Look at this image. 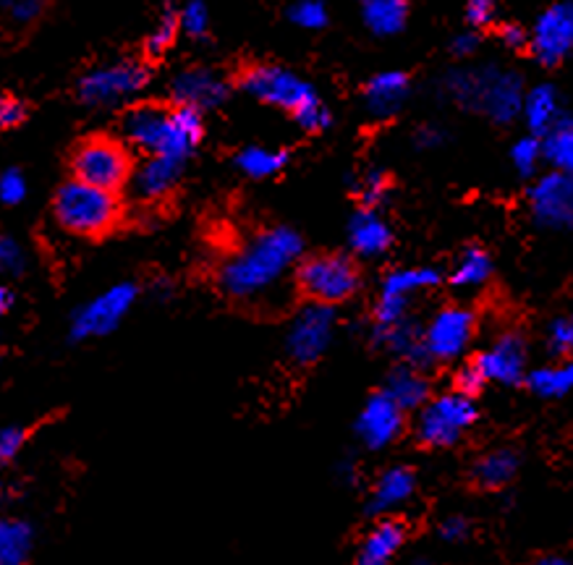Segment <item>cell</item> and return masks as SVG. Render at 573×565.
Instances as JSON below:
<instances>
[{
    "instance_id": "obj_16",
    "label": "cell",
    "mask_w": 573,
    "mask_h": 565,
    "mask_svg": "<svg viewBox=\"0 0 573 565\" xmlns=\"http://www.w3.org/2000/svg\"><path fill=\"white\" fill-rule=\"evenodd\" d=\"M529 48L542 66H558L565 56L573 53V0H560L539 14Z\"/></svg>"
},
{
    "instance_id": "obj_17",
    "label": "cell",
    "mask_w": 573,
    "mask_h": 565,
    "mask_svg": "<svg viewBox=\"0 0 573 565\" xmlns=\"http://www.w3.org/2000/svg\"><path fill=\"white\" fill-rule=\"evenodd\" d=\"M403 427H406V412L382 391L375 393L356 417V438L369 451H386L401 438Z\"/></svg>"
},
{
    "instance_id": "obj_51",
    "label": "cell",
    "mask_w": 573,
    "mask_h": 565,
    "mask_svg": "<svg viewBox=\"0 0 573 565\" xmlns=\"http://www.w3.org/2000/svg\"><path fill=\"white\" fill-rule=\"evenodd\" d=\"M11 307H14V294H11L9 285L0 283V320H3V317L9 315Z\"/></svg>"
},
{
    "instance_id": "obj_29",
    "label": "cell",
    "mask_w": 573,
    "mask_h": 565,
    "mask_svg": "<svg viewBox=\"0 0 573 565\" xmlns=\"http://www.w3.org/2000/svg\"><path fill=\"white\" fill-rule=\"evenodd\" d=\"M35 526L24 518H0V565H29Z\"/></svg>"
},
{
    "instance_id": "obj_41",
    "label": "cell",
    "mask_w": 573,
    "mask_h": 565,
    "mask_svg": "<svg viewBox=\"0 0 573 565\" xmlns=\"http://www.w3.org/2000/svg\"><path fill=\"white\" fill-rule=\"evenodd\" d=\"M27 175L19 171V168H5V171L0 173V205L16 207L27 199Z\"/></svg>"
},
{
    "instance_id": "obj_18",
    "label": "cell",
    "mask_w": 573,
    "mask_h": 565,
    "mask_svg": "<svg viewBox=\"0 0 573 565\" xmlns=\"http://www.w3.org/2000/svg\"><path fill=\"white\" fill-rule=\"evenodd\" d=\"M474 361L479 364L487 382H498V385H519L521 380H526L529 348H526V341L519 333H505L481 351Z\"/></svg>"
},
{
    "instance_id": "obj_12",
    "label": "cell",
    "mask_w": 573,
    "mask_h": 565,
    "mask_svg": "<svg viewBox=\"0 0 573 565\" xmlns=\"http://www.w3.org/2000/svg\"><path fill=\"white\" fill-rule=\"evenodd\" d=\"M440 283V272L435 268H399L390 270L380 283V294L375 302V328H390L409 320L412 302L425 291Z\"/></svg>"
},
{
    "instance_id": "obj_10",
    "label": "cell",
    "mask_w": 573,
    "mask_h": 565,
    "mask_svg": "<svg viewBox=\"0 0 573 565\" xmlns=\"http://www.w3.org/2000/svg\"><path fill=\"white\" fill-rule=\"evenodd\" d=\"M136 298H139V288L134 283H115L110 288L100 291V294L89 298L87 304H82L71 315V341L87 343L115 333L121 328V322L129 317V311H132Z\"/></svg>"
},
{
    "instance_id": "obj_42",
    "label": "cell",
    "mask_w": 573,
    "mask_h": 565,
    "mask_svg": "<svg viewBox=\"0 0 573 565\" xmlns=\"http://www.w3.org/2000/svg\"><path fill=\"white\" fill-rule=\"evenodd\" d=\"M545 346L550 354L556 356H565L573 354V324L571 320H556L550 322L545 335Z\"/></svg>"
},
{
    "instance_id": "obj_33",
    "label": "cell",
    "mask_w": 573,
    "mask_h": 565,
    "mask_svg": "<svg viewBox=\"0 0 573 565\" xmlns=\"http://www.w3.org/2000/svg\"><path fill=\"white\" fill-rule=\"evenodd\" d=\"M545 160L556 171L573 175V119H560L556 126L542 136Z\"/></svg>"
},
{
    "instance_id": "obj_30",
    "label": "cell",
    "mask_w": 573,
    "mask_h": 565,
    "mask_svg": "<svg viewBox=\"0 0 573 565\" xmlns=\"http://www.w3.org/2000/svg\"><path fill=\"white\" fill-rule=\"evenodd\" d=\"M362 19L377 37H393L409 22L406 0H362Z\"/></svg>"
},
{
    "instance_id": "obj_1",
    "label": "cell",
    "mask_w": 573,
    "mask_h": 565,
    "mask_svg": "<svg viewBox=\"0 0 573 565\" xmlns=\"http://www.w3.org/2000/svg\"><path fill=\"white\" fill-rule=\"evenodd\" d=\"M304 242L289 225L254 233L220 265V288L231 298H257L270 291L302 259Z\"/></svg>"
},
{
    "instance_id": "obj_27",
    "label": "cell",
    "mask_w": 573,
    "mask_h": 565,
    "mask_svg": "<svg viewBox=\"0 0 573 565\" xmlns=\"http://www.w3.org/2000/svg\"><path fill=\"white\" fill-rule=\"evenodd\" d=\"M521 458L511 447H495L474 464V482L481 490H503L516 479Z\"/></svg>"
},
{
    "instance_id": "obj_46",
    "label": "cell",
    "mask_w": 573,
    "mask_h": 565,
    "mask_svg": "<svg viewBox=\"0 0 573 565\" xmlns=\"http://www.w3.org/2000/svg\"><path fill=\"white\" fill-rule=\"evenodd\" d=\"M487 385V377L485 372L479 369L477 361H468L464 367L459 369V374H455V391L464 393V395H477L481 388Z\"/></svg>"
},
{
    "instance_id": "obj_2",
    "label": "cell",
    "mask_w": 573,
    "mask_h": 565,
    "mask_svg": "<svg viewBox=\"0 0 573 565\" xmlns=\"http://www.w3.org/2000/svg\"><path fill=\"white\" fill-rule=\"evenodd\" d=\"M205 136V113L184 106L136 102L123 113L121 139L142 155L188 162Z\"/></svg>"
},
{
    "instance_id": "obj_9",
    "label": "cell",
    "mask_w": 573,
    "mask_h": 565,
    "mask_svg": "<svg viewBox=\"0 0 573 565\" xmlns=\"http://www.w3.org/2000/svg\"><path fill=\"white\" fill-rule=\"evenodd\" d=\"M296 281L309 302L336 307L359 291L362 278L346 255H317L298 265Z\"/></svg>"
},
{
    "instance_id": "obj_23",
    "label": "cell",
    "mask_w": 573,
    "mask_h": 565,
    "mask_svg": "<svg viewBox=\"0 0 573 565\" xmlns=\"http://www.w3.org/2000/svg\"><path fill=\"white\" fill-rule=\"evenodd\" d=\"M416 477L406 466H390L377 477V482L369 492L367 511L373 516H390L393 511H399L401 505H406L414 498Z\"/></svg>"
},
{
    "instance_id": "obj_45",
    "label": "cell",
    "mask_w": 573,
    "mask_h": 565,
    "mask_svg": "<svg viewBox=\"0 0 573 565\" xmlns=\"http://www.w3.org/2000/svg\"><path fill=\"white\" fill-rule=\"evenodd\" d=\"M498 19V0H468L466 22L472 29H485Z\"/></svg>"
},
{
    "instance_id": "obj_53",
    "label": "cell",
    "mask_w": 573,
    "mask_h": 565,
    "mask_svg": "<svg viewBox=\"0 0 573 565\" xmlns=\"http://www.w3.org/2000/svg\"><path fill=\"white\" fill-rule=\"evenodd\" d=\"M412 565H432V563H429V561H427V557H414V561H412Z\"/></svg>"
},
{
    "instance_id": "obj_11",
    "label": "cell",
    "mask_w": 573,
    "mask_h": 565,
    "mask_svg": "<svg viewBox=\"0 0 573 565\" xmlns=\"http://www.w3.org/2000/svg\"><path fill=\"white\" fill-rule=\"evenodd\" d=\"M336 337V311L328 304L309 302L296 311L285 333V354L296 367H312L328 354Z\"/></svg>"
},
{
    "instance_id": "obj_22",
    "label": "cell",
    "mask_w": 573,
    "mask_h": 565,
    "mask_svg": "<svg viewBox=\"0 0 573 565\" xmlns=\"http://www.w3.org/2000/svg\"><path fill=\"white\" fill-rule=\"evenodd\" d=\"M403 544H406V526L399 518L382 516L373 529L367 531L359 544L356 565H393Z\"/></svg>"
},
{
    "instance_id": "obj_37",
    "label": "cell",
    "mask_w": 573,
    "mask_h": 565,
    "mask_svg": "<svg viewBox=\"0 0 573 565\" xmlns=\"http://www.w3.org/2000/svg\"><path fill=\"white\" fill-rule=\"evenodd\" d=\"M542 160H545L542 136L526 134L511 147V162L521 175H534V171H537V165Z\"/></svg>"
},
{
    "instance_id": "obj_43",
    "label": "cell",
    "mask_w": 573,
    "mask_h": 565,
    "mask_svg": "<svg viewBox=\"0 0 573 565\" xmlns=\"http://www.w3.org/2000/svg\"><path fill=\"white\" fill-rule=\"evenodd\" d=\"M24 121H27V106H24V100H19L11 93H0V132L22 126Z\"/></svg>"
},
{
    "instance_id": "obj_14",
    "label": "cell",
    "mask_w": 573,
    "mask_h": 565,
    "mask_svg": "<svg viewBox=\"0 0 573 565\" xmlns=\"http://www.w3.org/2000/svg\"><path fill=\"white\" fill-rule=\"evenodd\" d=\"M168 95L173 106L194 108L199 113H210L220 108L231 95V82L220 71L210 66H186L168 82Z\"/></svg>"
},
{
    "instance_id": "obj_4",
    "label": "cell",
    "mask_w": 573,
    "mask_h": 565,
    "mask_svg": "<svg viewBox=\"0 0 573 565\" xmlns=\"http://www.w3.org/2000/svg\"><path fill=\"white\" fill-rule=\"evenodd\" d=\"M442 93L461 108L477 110L498 123H508L521 115L526 89L516 71L481 66L451 71L442 82Z\"/></svg>"
},
{
    "instance_id": "obj_38",
    "label": "cell",
    "mask_w": 573,
    "mask_h": 565,
    "mask_svg": "<svg viewBox=\"0 0 573 565\" xmlns=\"http://www.w3.org/2000/svg\"><path fill=\"white\" fill-rule=\"evenodd\" d=\"M181 35L192 37V40H202L210 32V9L205 0H188L186 5L179 9Z\"/></svg>"
},
{
    "instance_id": "obj_47",
    "label": "cell",
    "mask_w": 573,
    "mask_h": 565,
    "mask_svg": "<svg viewBox=\"0 0 573 565\" xmlns=\"http://www.w3.org/2000/svg\"><path fill=\"white\" fill-rule=\"evenodd\" d=\"M468 531H472V524H468V518L464 516H448L442 518L440 526H438V535L442 542H464L468 537Z\"/></svg>"
},
{
    "instance_id": "obj_3",
    "label": "cell",
    "mask_w": 573,
    "mask_h": 565,
    "mask_svg": "<svg viewBox=\"0 0 573 565\" xmlns=\"http://www.w3.org/2000/svg\"><path fill=\"white\" fill-rule=\"evenodd\" d=\"M239 87L263 106L285 110L304 132L317 134L330 126V110L307 79L276 63H257L239 74Z\"/></svg>"
},
{
    "instance_id": "obj_21",
    "label": "cell",
    "mask_w": 573,
    "mask_h": 565,
    "mask_svg": "<svg viewBox=\"0 0 573 565\" xmlns=\"http://www.w3.org/2000/svg\"><path fill=\"white\" fill-rule=\"evenodd\" d=\"M349 244L354 255L364 259L382 257L393 244V231L388 220L375 210V207H362L354 218L349 220Z\"/></svg>"
},
{
    "instance_id": "obj_50",
    "label": "cell",
    "mask_w": 573,
    "mask_h": 565,
    "mask_svg": "<svg viewBox=\"0 0 573 565\" xmlns=\"http://www.w3.org/2000/svg\"><path fill=\"white\" fill-rule=\"evenodd\" d=\"M477 48H479V37H477V32H474V29L461 32V35H455L453 42H451L453 56H459V58L474 56V53H477Z\"/></svg>"
},
{
    "instance_id": "obj_44",
    "label": "cell",
    "mask_w": 573,
    "mask_h": 565,
    "mask_svg": "<svg viewBox=\"0 0 573 565\" xmlns=\"http://www.w3.org/2000/svg\"><path fill=\"white\" fill-rule=\"evenodd\" d=\"M24 443H27V432L22 427H0V469H5L19 456Z\"/></svg>"
},
{
    "instance_id": "obj_49",
    "label": "cell",
    "mask_w": 573,
    "mask_h": 565,
    "mask_svg": "<svg viewBox=\"0 0 573 565\" xmlns=\"http://www.w3.org/2000/svg\"><path fill=\"white\" fill-rule=\"evenodd\" d=\"M498 37L508 50H521L529 45V35H526V29L519 27V24H503L498 32Z\"/></svg>"
},
{
    "instance_id": "obj_39",
    "label": "cell",
    "mask_w": 573,
    "mask_h": 565,
    "mask_svg": "<svg viewBox=\"0 0 573 565\" xmlns=\"http://www.w3.org/2000/svg\"><path fill=\"white\" fill-rule=\"evenodd\" d=\"M328 5L322 0H294L289 9V22L296 24L298 29L317 32L328 24Z\"/></svg>"
},
{
    "instance_id": "obj_5",
    "label": "cell",
    "mask_w": 573,
    "mask_h": 565,
    "mask_svg": "<svg viewBox=\"0 0 573 565\" xmlns=\"http://www.w3.org/2000/svg\"><path fill=\"white\" fill-rule=\"evenodd\" d=\"M123 205L119 192L93 186L87 181L69 179L58 186L53 199V218L63 231L76 238L108 236L119 225Z\"/></svg>"
},
{
    "instance_id": "obj_40",
    "label": "cell",
    "mask_w": 573,
    "mask_h": 565,
    "mask_svg": "<svg viewBox=\"0 0 573 565\" xmlns=\"http://www.w3.org/2000/svg\"><path fill=\"white\" fill-rule=\"evenodd\" d=\"M27 270V251L14 236L0 233V275L22 278Z\"/></svg>"
},
{
    "instance_id": "obj_31",
    "label": "cell",
    "mask_w": 573,
    "mask_h": 565,
    "mask_svg": "<svg viewBox=\"0 0 573 565\" xmlns=\"http://www.w3.org/2000/svg\"><path fill=\"white\" fill-rule=\"evenodd\" d=\"M526 388L539 398H563L573 391V361L547 364L526 374Z\"/></svg>"
},
{
    "instance_id": "obj_15",
    "label": "cell",
    "mask_w": 573,
    "mask_h": 565,
    "mask_svg": "<svg viewBox=\"0 0 573 565\" xmlns=\"http://www.w3.org/2000/svg\"><path fill=\"white\" fill-rule=\"evenodd\" d=\"M474 337V315L464 307L440 309L427 328L422 330V343L432 361H453L468 348Z\"/></svg>"
},
{
    "instance_id": "obj_35",
    "label": "cell",
    "mask_w": 573,
    "mask_h": 565,
    "mask_svg": "<svg viewBox=\"0 0 573 565\" xmlns=\"http://www.w3.org/2000/svg\"><path fill=\"white\" fill-rule=\"evenodd\" d=\"M50 0H0V16L11 24V27L29 29L48 11Z\"/></svg>"
},
{
    "instance_id": "obj_8",
    "label": "cell",
    "mask_w": 573,
    "mask_h": 565,
    "mask_svg": "<svg viewBox=\"0 0 573 565\" xmlns=\"http://www.w3.org/2000/svg\"><path fill=\"white\" fill-rule=\"evenodd\" d=\"M479 412L472 395L459 391L442 393L438 398H429L419 408L414 421V434L419 445L425 447H451L472 430Z\"/></svg>"
},
{
    "instance_id": "obj_54",
    "label": "cell",
    "mask_w": 573,
    "mask_h": 565,
    "mask_svg": "<svg viewBox=\"0 0 573 565\" xmlns=\"http://www.w3.org/2000/svg\"><path fill=\"white\" fill-rule=\"evenodd\" d=\"M571 324H573V317H571Z\"/></svg>"
},
{
    "instance_id": "obj_13",
    "label": "cell",
    "mask_w": 573,
    "mask_h": 565,
    "mask_svg": "<svg viewBox=\"0 0 573 565\" xmlns=\"http://www.w3.org/2000/svg\"><path fill=\"white\" fill-rule=\"evenodd\" d=\"M529 210L539 229H573V175L556 171V168L539 175L529 188Z\"/></svg>"
},
{
    "instance_id": "obj_20",
    "label": "cell",
    "mask_w": 573,
    "mask_h": 565,
    "mask_svg": "<svg viewBox=\"0 0 573 565\" xmlns=\"http://www.w3.org/2000/svg\"><path fill=\"white\" fill-rule=\"evenodd\" d=\"M412 95V79L403 71H380L364 84V108L377 121L399 115Z\"/></svg>"
},
{
    "instance_id": "obj_25",
    "label": "cell",
    "mask_w": 573,
    "mask_h": 565,
    "mask_svg": "<svg viewBox=\"0 0 573 565\" xmlns=\"http://www.w3.org/2000/svg\"><path fill=\"white\" fill-rule=\"evenodd\" d=\"M521 119L534 136H545L560 121V95L552 84H537L526 89Z\"/></svg>"
},
{
    "instance_id": "obj_19",
    "label": "cell",
    "mask_w": 573,
    "mask_h": 565,
    "mask_svg": "<svg viewBox=\"0 0 573 565\" xmlns=\"http://www.w3.org/2000/svg\"><path fill=\"white\" fill-rule=\"evenodd\" d=\"M186 171V162L179 158H162V155H147L139 165H134L132 192L139 202L158 205L168 199L181 184V175Z\"/></svg>"
},
{
    "instance_id": "obj_6",
    "label": "cell",
    "mask_w": 573,
    "mask_h": 565,
    "mask_svg": "<svg viewBox=\"0 0 573 565\" xmlns=\"http://www.w3.org/2000/svg\"><path fill=\"white\" fill-rule=\"evenodd\" d=\"M149 69L147 63L134 58L100 63L84 71L76 82V97L93 110H108L123 102H132L147 89Z\"/></svg>"
},
{
    "instance_id": "obj_48",
    "label": "cell",
    "mask_w": 573,
    "mask_h": 565,
    "mask_svg": "<svg viewBox=\"0 0 573 565\" xmlns=\"http://www.w3.org/2000/svg\"><path fill=\"white\" fill-rule=\"evenodd\" d=\"M446 142V132L438 126V123H425V126L416 128L414 134V147L416 149H438Z\"/></svg>"
},
{
    "instance_id": "obj_24",
    "label": "cell",
    "mask_w": 573,
    "mask_h": 565,
    "mask_svg": "<svg viewBox=\"0 0 573 565\" xmlns=\"http://www.w3.org/2000/svg\"><path fill=\"white\" fill-rule=\"evenodd\" d=\"M373 341L380 348L390 351V354L401 356L406 364H414V367L425 369L429 364L425 343H422V328L412 320L390 324V328H375Z\"/></svg>"
},
{
    "instance_id": "obj_36",
    "label": "cell",
    "mask_w": 573,
    "mask_h": 565,
    "mask_svg": "<svg viewBox=\"0 0 573 565\" xmlns=\"http://www.w3.org/2000/svg\"><path fill=\"white\" fill-rule=\"evenodd\" d=\"M354 192L362 199V207H380L390 192L388 175L380 168H367L354 181Z\"/></svg>"
},
{
    "instance_id": "obj_52",
    "label": "cell",
    "mask_w": 573,
    "mask_h": 565,
    "mask_svg": "<svg viewBox=\"0 0 573 565\" xmlns=\"http://www.w3.org/2000/svg\"><path fill=\"white\" fill-rule=\"evenodd\" d=\"M532 565H573V563L563 555H547V557H539V561H534Z\"/></svg>"
},
{
    "instance_id": "obj_7",
    "label": "cell",
    "mask_w": 573,
    "mask_h": 565,
    "mask_svg": "<svg viewBox=\"0 0 573 565\" xmlns=\"http://www.w3.org/2000/svg\"><path fill=\"white\" fill-rule=\"evenodd\" d=\"M71 173L74 179L87 181L93 186L121 192L134 175L132 149L115 136H87L71 155Z\"/></svg>"
},
{
    "instance_id": "obj_32",
    "label": "cell",
    "mask_w": 573,
    "mask_h": 565,
    "mask_svg": "<svg viewBox=\"0 0 573 565\" xmlns=\"http://www.w3.org/2000/svg\"><path fill=\"white\" fill-rule=\"evenodd\" d=\"M492 275V259L485 249L479 246H468V249L461 251V257L455 259L453 270H451V283L455 288L474 291L481 288Z\"/></svg>"
},
{
    "instance_id": "obj_28",
    "label": "cell",
    "mask_w": 573,
    "mask_h": 565,
    "mask_svg": "<svg viewBox=\"0 0 573 565\" xmlns=\"http://www.w3.org/2000/svg\"><path fill=\"white\" fill-rule=\"evenodd\" d=\"M233 165H236V171L244 173L246 179H276L278 173H283L285 168H289V152L265 145H249L233 158Z\"/></svg>"
},
{
    "instance_id": "obj_34",
    "label": "cell",
    "mask_w": 573,
    "mask_h": 565,
    "mask_svg": "<svg viewBox=\"0 0 573 565\" xmlns=\"http://www.w3.org/2000/svg\"><path fill=\"white\" fill-rule=\"evenodd\" d=\"M181 35V22H179V9L175 5H162V11L155 19L153 29L145 37V53L147 58H162L168 50L173 48L175 40Z\"/></svg>"
},
{
    "instance_id": "obj_26",
    "label": "cell",
    "mask_w": 573,
    "mask_h": 565,
    "mask_svg": "<svg viewBox=\"0 0 573 565\" xmlns=\"http://www.w3.org/2000/svg\"><path fill=\"white\" fill-rule=\"evenodd\" d=\"M386 393L399 404L403 412H419L429 401V380L422 372V367L403 361L390 372L386 382Z\"/></svg>"
}]
</instances>
